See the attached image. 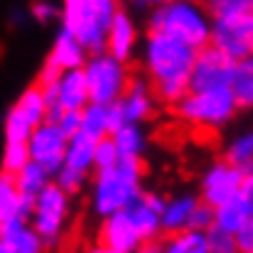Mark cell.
Wrapping results in <instances>:
<instances>
[{
	"label": "cell",
	"mask_w": 253,
	"mask_h": 253,
	"mask_svg": "<svg viewBox=\"0 0 253 253\" xmlns=\"http://www.w3.org/2000/svg\"><path fill=\"white\" fill-rule=\"evenodd\" d=\"M194 49L169 40L165 35L148 32L143 40L140 67L158 103L174 106L189 93V74L194 64Z\"/></svg>",
	"instance_id": "obj_1"
},
{
	"label": "cell",
	"mask_w": 253,
	"mask_h": 253,
	"mask_svg": "<svg viewBox=\"0 0 253 253\" xmlns=\"http://www.w3.org/2000/svg\"><path fill=\"white\" fill-rule=\"evenodd\" d=\"M148 32L165 35L169 40H177L179 44L199 52L202 47L209 44L211 17L207 12V5L192 0H168L150 7Z\"/></svg>",
	"instance_id": "obj_2"
},
{
	"label": "cell",
	"mask_w": 253,
	"mask_h": 253,
	"mask_svg": "<svg viewBox=\"0 0 253 253\" xmlns=\"http://www.w3.org/2000/svg\"><path fill=\"white\" fill-rule=\"evenodd\" d=\"M143 163H118L111 169H98L91 177L88 204L98 219L126 211L140 194Z\"/></svg>",
	"instance_id": "obj_3"
},
{
	"label": "cell",
	"mask_w": 253,
	"mask_h": 253,
	"mask_svg": "<svg viewBox=\"0 0 253 253\" xmlns=\"http://www.w3.org/2000/svg\"><path fill=\"white\" fill-rule=\"evenodd\" d=\"M59 7L62 30H67L84 47L88 57L103 54L108 25L121 5L116 0H64Z\"/></svg>",
	"instance_id": "obj_4"
},
{
	"label": "cell",
	"mask_w": 253,
	"mask_h": 253,
	"mask_svg": "<svg viewBox=\"0 0 253 253\" xmlns=\"http://www.w3.org/2000/svg\"><path fill=\"white\" fill-rule=\"evenodd\" d=\"M172 108H174L177 121H182L184 126L194 130H221L239 113L231 88H216V91H202V93L189 91Z\"/></svg>",
	"instance_id": "obj_5"
},
{
	"label": "cell",
	"mask_w": 253,
	"mask_h": 253,
	"mask_svg": "<svg viewBox=\"0 0 253 253\" xmlns=\"http://www.w3.org/2000/svg\"><path fill=\"white\" fill-rule=\"evenodd\" d=\"M84 79L88 88V103L96 106H111L121 101L126 88L130 84V69L128 64L113 59L111 54H93L84 64Z\"/></svg>",
	"instance_id": "obj_6"
},
{
	"label": "cell",
	"mask_w": 253,
	"mask_h": 253,
	"mask_svg": "<svg viewBox=\"0 0 253 253\" xmlns=\"http://www.w3.org/2000/svg\"><path fill=\"white\" fill-rule=\"evenodd\" d=\"M72 211V199L57 187L49 184L42 194L35 197L32 202V214H30V226L37 231V236L44 241L47 251L57 249L67 234V221Z\"/></svg>",
	"instance_id": "obj_7"
},
{
	"label": "cell",
	"mask_w": 253,
	"mask_h": 253,
	"mask_svg": "<svg viewBox=\"0 0 253 253\" xmlns=\"http://www.w3.org/2000/svg\"><path fill=\"white\" fill-rule=\"evenodd\" d=\"M209 44L234 62L253 57V10L214 17Z\"/></svg>",
	"instance_id": "obj_8"
},
{
	"label": "cell",
	"mask_w": 253,
	"mask_h": 253,
	"mask_svg": "<svg viewBox=\"0 0 253 253\" xmlns=\"http://www.w3.org/2000/svg\"><path fill=\"white\" fill-rule=\"evenodd\" d=\"M236 62L214 49L211 44L202 47L194 54L192 74H189V91L202 93V91H216V88H231Z\"/></svg>",
	"instance_id": "obj_9"
},
{
	"label": "cell",
	"mask_w": 253,
	"mask_h": 253,
	"mask_svg": "<svg viewBox=\"0 0 253 253\" xmlns=\"http://www.w3.org/2000/svg\"><path fill=\"white\" fill-rule=\"evenodd\" d=\"M241 179H244V172L236 169L234 165H229L224 158L221 160H214L209 168L202 172L199 177V202L216 209L221 204H226L229 199L239 197V189H241Z\"/></svg>",
	"instance_id": "obj_10"
},
{
	"label": "cell",
	"mask_w": 253,
	"mask_h": 253,
	"mask_svg": "<svg viewBox=\"0 0 253 253\" xmlns=\"http://www.w3.org/2000/svg\"><path fill=\"white\" fill-rule=\"evenodd\" d=\"M67 135L54 126V123H42L32 130L27 140V153L30 163L40 165L49 177H54L64 165V153H67Z\"/></svg>",
	"instance_id": "obj_11"
},
{
	"label": "cell",
	"mask_w": 253,
	"mask_h": 253,
	"mask_svg": "<svg viewBox=\"0 0 253 253\" xmlns=\"http://www.w3.org/2000/svg\"><path fill=\"white\" fill-rule=\"evenodd\" d=\"M138 42H140V27H138L133 12L126 7H118L108 25V32H106V54L128 64V59L135 54Z\"/></svg>",
	"instance_id": "obj_12"
},
{
	"label": "cell",
	"mask_w": 253,
	"mask_h": 253,
	"mask_svg": "<svg viewBox=\"0 0 253 253\" xmlns=\"http://www.w3.org/2000/svg\"><path fill=\"white\" fill-rule=\"evenodd\" d=\"M96 244L108 249L111 253H135L143 241L138 239L128 211H118L101 219L98 231H96Z\"/></svg>",
	"instance_id": "obj_13"
},
{
	"label": "cell",
	"mask_w": 253,
	"mask_h": 253,
	"mask_svg": "<svg viewBox=\"0 0 253 253\" xmlns=\"http://www.w3.org/2000/svg\"><path fill=\"white\" fill-rule=\"evenodd\" d=\"M118 106L123 111L126 123H130V126H143L145 121L155 118V113H158V98H155L150 84L140 77L130 79L126 93L118 101Z\"/></svg>",
	"instance_id": "obj_14"
},
{
	"label": "cell",
	"mask_w": 253,
	"mask_h": 253,
	"mask_svg": "<svg viewBox=\"0 0 253 253\" xmlns=\"http://www.w3.org/2000/svg\"><path fill=\"white\" fill-rule=\"evenodd\" d=\"M86 106H88V88H86L84 72L74 69V72L59 74L54 84V113L49 123L64 111H84Z\"/></svg>",
	"instance_id": "obj_15"
},
{
	"label": "cell",
	"mask_w": 253,
	"mask_h": 253,
	"mask_svg": "<svg viewBox=\"0 0 253 253\" xmlns=\"http://www.w3.org/2000/svg\"><path fill=\"white\" fill-rule=\"evenodd\" d=\"M86 59V49L67 32V30H59L57 37H54V44L44 59V69H52L57 74H64V72H74V69H84Z\"/></svg>",
	"instance_id": "obj_16"
},
{
	"label": "cell",
	"mask_w": 253,
	"mask_h": 253,
	"mask_svg": "<svg viewBox=\"0 0 253 253\" xmlns=\"http://www.w3.org/2000/svg\"><path fill=\"white\" fill-rule=\"evenodd\" d=\"M199 204V197L192 192H182L168 197V204L160 214V224H163V236H172V234H182L189 229V219L194 207Z\"/></svg>",
	"instance_id": "obj_17"
},
{
	"label": "cell",
	"mask_w": 253,
	"mask_h": 253,
	"mask_svg": "<svg viewBox=\"0 0 253 253\" xmlns=\"http://www.w3.org/2000/svg\"><path fill=\"white\" fill-rule=\"evenodd\" d=\"M32 214V199L22 197L15 187V179L0 172V224L27 221Z\"/></svg>",
	"instance_id": "obj_18"
},
{
	"label": "cell",
	"mask_w": 253,
	"mask_h": 253,
	"mask_svg": "<svg viewBox=\"0 0 253 253\" xmlns=\"http://www.w3.org/2000/svg\"><path fill=\"white\" fill-rule=\"evenodd\" d=\"M111 140L116 145L121 163H143V158L148 153V133L143 126L126 123L116 133H111Z\"/></svg>",
	"instance_id": "obj_19"
},
{
	"label": "cell",
	"mask_w": 253,
	"mask_h": 253,
	"mask_svg": "<svg viewBox=\"0 0 253 253\" xmlns=\"http://www.w3.org/2000/svg\"><path fill=\"white\" fill-rule=\"evenodd\" d=\"M0 244L7 246L12 253H47L44 241L30 226V221H7L2 224Z\"/></svg>",
	"instance_id": "obj_20"
},
{
	"label": "cell",
	"mask_w": 253,
	"mask_h": 253,
	"mask_svg": "<svg viewBox=\"0 0 253 253\" xmlns=\"http://www.w3.org/2000/svg\"><path fill=\"white\" fill-rule=\"evenodd\" d=\"M93 148L96 140L84 133H77L67 140V153H64V165L62 168L74 169L79 174H91L93 172Z\"/></svg>",
	"instance_id": "obj_21"
},
{
	"label": "cell",
	"mask_w": 253,
	"mask_h": 253,
	"mask_svg": "<svg viewBox=\"0 0 253 253\" xmlns=\"http://www.w3.org/2000/svg\"><path fill=\"white\" fill-rule=\"evenodd\" d=\"M128 216H130V224L138 234L140 241H158L163 239V224H160V214H155L145 202L143 197H138L128 209Z\"/></svg>",
	"instance_id": "obj_22"
},
{
	"label": "cell",
	"mask_w": 253,
	"mask_h": 253,
	"mask_svg": "<svg viewBox=\"0 0 253 253\" xmlns=\"http://www.w3.org/2000/svg\"><path fill=\"white\" fill-rule=\"evenodd\" d=\"M249 219H253V214H251V209L244 204L241 197H234V199H229L226 204H221V207L214 209V229L226 231V234H231V236H234Z\"/></svg>",
	"instance_id": "obj_23"
},
{
	"label": "cell",
	"mask_w": 253,
	"mask_h": 253,
	"mask_svg": "<svg viewBox=\"0 0 253 253\" xmlns=\"http://www.w3.org/2000/svg\"><path fill=\"white\" fill-rule=\"evenodd\" d=\"M32 128H37V126H42V123H47V101H44V96H42V88L35 84L30 86V88H25L22 93H20V98L15 101V106H12Z\"/></svg>",
	"instance_id": "obj_24"
},
{
	"label": "cell",
	"mask_w": 253,
	"mask_h": 253,
	"mask_svg": "<svg viewBox=\"0 0 253 253\" xmlns=\"http://www.w3.org/2000/svg\"><path fill=\"white\" fill-rule=\"evenodd\" d=\"M224 160L229 165H234L241 172H251L253 169V128L241 130L239 135H234L224 150Z\"/></svg>",
	"instance_id": "obj_25"
},
{
	"label": "cell",
	"mask_w": 253,
	"mask_h": 253,
	"mask_svg": "<svg viewBox=\"0 0 253 253\" xmlns=\"http://www.w3.org/2000/svg\"><path fill=\"white\" fill-rule=\"evenodd\" d=\"M231 93L234 101L241 108H253V57L236 62L234 79H231Z\"/></svg>",
	"instance_id": "obj_26"
},
{
	"label": "cell",
	"mask_w": 253,
	"mask_h": 253,
	"mask_svg": "<svg viewBox=\"0 0 253 253\" xmlns=\"http://www.w3.org/2000/svg\"><path fill=\"white\" fill-rule=\"evenodd\" d=\"M12 179H15L17 192H20L22 197L32 199V202H35V197H37V194H42V192L52 184V177L40 168V165H35V163H27L25 168L12 177Z\"/></svg>",
	"instance_id": "obj_27"
},
{
	"label": "cell",
	"mask_w": 253,
	"mask_h": 253,
	"mask_svg": "<svg viewBox=\"0 0 253 253\" xmlns=\"http://www.w3.org/2000/svg\"><path fill=\"white\" fill-rule=\"evenodd\" d=\"M79 133H84V135L93 138V140H101V138L111 135V130H108V108L106 106L88 103L84 111H82Z\"/></svg>",
	"instance_id": "obj_28"
},
{
	"label": "cell",
	"mask_w": 253,
	"mask_h": 253,
	"mask_svg": "<svg viewBox=\"0 0 253 253\" xmlns=\"http://www.w3.org/2000/svg\"><path fill=\"white\" fill-rule=\"evenodd\" d=\"M163 253H207V236L199 231L163 236Z\"/></svg>",
	"instance_id": "obj_29"
},
{
	"label": "cell",
	"mask_w": 253,
	"mask_h": 253,
	"mask_svg": "<svg viewBox=\"0 0 253 253\" xmlns=\"http://www.w3.org/2000/svg\"><path fill=\"white\" fill-rule=\"evenodd\" d=\"M32 126L15 111L10 108L7 116H5V123H2V133H5V143H27L30 135H32Z\"/></svg>",
	"instance_id": "obj_30"
},
{
	"label": "cell",
	"mask_w": 253,
	"mask_h": 253,
	"mask_svg": "<svg viewBox=\"0 0 253 253\" xmlns=\"http://www.w3.org/2000/svg\"><path fill=\"white\" fill-rule=\"evenodd\" d=\"M30 163V153H27V143H5V150H2V172L15 177L20 169Z\"/></svg>",
	"instance_id": "obj_31"
},
{
	"label": "cell",
	"mask_w": 253,
	"mask_h": 253,
	"mask_svg": "<svg viewBox=\"0 0 253 253\" xmlns=\"http://www.w3.org/2000/svg\"><path fill=\"white\" fill-rule=\"evenodd\" d=\"M121 160H118V153H116V145L111 140V135L96 140V148H93V172L98 169H111L116 168Z\"/></svg>",
	"instance_id": "obj_32"
},
{
	"label": "cell",
	"mask_w": 253,
	"mask_h": 253,
	"mask_svg": "<svg viewBox=\"0 0 253 253\" xmlns=\"http://www.w3.org/2000/svg\"><path fill=\"white\" fill-rule=\"evenodd\" d=\"M86 174H79V172H74V169H67L62 168L54 177H52V184H57L69 199L72 197H77V194H82V189L86 187Z\"/></svg>",
	"instance_id": "obj_33"
},
{
	"label": "cell",
	"mask_w": 253,
	"mask_h": 253,
	"mask_svg": "<svg viewBox=\"0 0 253 253\" xmlns=\"http://www.w3.org/2000/svg\"><path fill=\"white\" fill-rule=\"evenodd\" d=\"M204 236H207V253H239L234 236L226 231H219L211 226Z\"/></svg>",
	"instance_id": "obj_34"
},
{
	"label": "cell",
	"mask_w": 253,
	"mask_h": 253,
	"mask_svg": "<svg viewBox=\"0 0 253 253\" xmlns=\"http://www.w3.org/2000/svg\"><path fill=\"white\" fill-rule=\"evenodd\" d=\"M244 10H251V0H211L207 5V12L209 17H224V15H236V12H244Z\"/></svg>",
	"instance_id": "obj_35"
},
{
	"label": "cell",
	"mask_w": 253,
	"mask_h": 253,
	"mask_svg": "<svg viewBox=\"0 0 253 253\" xmlns=\"http://www.w3.org/2000/svg\"><path fill=\"white\" fill-rule=\"evenodd\" d=\"M211 226H214V209L199 202V204L194 207V211H192V219H189V229H187V231L207 234Z\"/></svg>",
	"instance_id": "obj_36"
},
{
	"label": "cell",
	"mask_w": 253,
	"mask_h": 253,
	"mask_svg": "<svg viewBox=\"0 0 253 253\" xmlns=\"http://www.w3.org/2000/svg\"><path fill=\"white\" fill-rule=\"evenodd\" d=\"M59 12H62V7L57 2H52V0H37V2L30 5V15L37 22H52V20L59 17Z\"/></svg>",
	"instance_id": "obj_37"
},
{
	"label": "cell",
	"mask_w": 253,
	"mask_h": 253,
	"mask_svg": "<svg viewBox=\"0 0 253 253\" xmlns=\"http://www.w3.org/2000/svg\"><path fill=\"white\" fill-rule=\"evenodd\" d=\"M67 138H72V135H77L79 133V123H82V111H64V113H59L54 121H52Z\"/></svg>",
	"instance_id": "obj_38"
},
{
	"label": "cell",
	"mask_w": 253,
	"mask_h": 253,
	"mask_svg": "<svg viewBox=\"0 0 253 253\" xmlns=\"http://www.w3.org/2000/svg\"><path fill=\"white\" fill-rule=\"evenodd\" d=\"M239 253H253V219H249L236 234H234Z\"/></svg>",
	"instance_id": "obj_39"
},
{
	"label": "cell",
	"mask_w": 253,
	"mask_h": 253,
	"mask_svg": "<svg viewBox=\"0 0 253 253\" xmlns=\"http://www.w3.org/2000/svg\"><path fill=\"white\" fill-rule=\"evenodd\" d=\"M143 202L155 211V214H163V209H165V204H168V197L163 194V192H155V189H145L143 194Z\"/></svg>",
	"instance_id": "obj_40"
},
{
	"label": "cell",
	"mask_w": 253,
	"mask_h": 253,
	"mask_svg": "<svg viewBox=\"0 0 253 253\" xmlns=\"http://www.w3.org/2000/svg\"><path fill=\"white\" fill-rule=\"evenodd\" d=\"M239 197L244 199V204L251 209V214H253V169H251V172H244V179H241Z\"/></svg>",
	"instance_id": "obj_41"
},
{
	"label": "cell",
	"mask_w": 253,
	"mask_h": 253,
	"mask_svg": "<svg viewBox=\"0 0 253 253\" xmlns=\"http://www.w3.org/2000/svg\"><path fill=\"white\" fill-rule=\"evenodd\" d=\"M106 108H108V130H111V133H116L118 128H123V126H126L123 111H121L118 101H116V103H111V106H106Z\"/></svg>",
	"instance_id": "obj_42"
},
{
	"label": "cell",
	"mask_w": 253,
	"mask_h": 253,
	"mask_svg": "<svg viewBox=\"0 0 253 253\" xmlns=\"http://www.w3.org/2000/svg\"><path fill=\"white\" fill-rule=\"evenodd\" d=\"M135 253H163V239H158V241H143Z\"/></svg>",
	"instance_id": "obj_43"
},
{
	"label": "cell",
	"mask_w": 253,
	"mask_h": 253,
	"mask_svg": "<svg viewBox=\"0 0 253 253\" xmlns=\"http://www.w3.org/2000/svg\"><path fill=\"white\" fill-rule=\"evenodd\" d=\"M79 253H111V251L103 249V246H98V244H88V246H84Z\"/></svg>",
	"instance_id": "obj_44"
},
{
	"label": "cell",
	"mask_w": 253,
	"mask_h": 253,
	"mask_svg": "<svg viewBox=\"0 0 253 253\" xmlns=\"http://www.w3.org/2000/svg\"><path fill=\"white\" fill-rule=\"evenodd\" d=\"M0 253H12V251H10L7 246H2V244H0Z\"/></svg>",
	"instance_id": "obj_45"
},
{
	"label": "cell",
	"mask_w": 253,
	"mask_h": 253,
	"mask_svg": "<svg viewBox=\"0 0 253 253\" xmlns=\"http://www.w3.org/2000/svg\"><path fill=\"white\" fill-rule=\"evenodd\" d=\"M0 234H2V224H0Z\"/></svg>",
	"instance_id": "obj_46"
},
{
	"label": "cell",
	"mask_w": 253,
	"mask_h": 253,
	"mask_svg": "<svg viewBox=\"0 0 253 253\" xmlns=\"http://www.w3.org/2000/svg\"><path fill=\"white\" fill-rule=\"evenodd\" d=\"M251 10H253V0H251Z\"/></svg>",
	"instance_id": "obj_47"
}]
</instances>
